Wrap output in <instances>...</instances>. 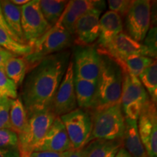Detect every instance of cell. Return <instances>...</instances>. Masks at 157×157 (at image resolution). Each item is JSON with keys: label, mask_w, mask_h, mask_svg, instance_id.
Instances as JSON below:
<instances>
[{"label": "cell", "mask_w": 157, "mask_h": 157, "mask_svg": "<svg viewBox=\"0 0 157 157\" xmlns=\"http://www.w3.org/2000/svg\"><path fill=\"white\" fill-rule=\"evenodd\" d=\"M70 52L62 51L42 59L29 71L23 83L21 95L27 114L50 109L69 63Z\"/></svg>", "instance_id": "obj_1"}, {"label": "cell", "mask_w": 157, "mask_h": 157, "mask_svg": "<svg viewBox=\"0 0 157 157\" xmlns=\"http://www.w3.org/2000/svg\"><path fill=\"white\" fill-rule=\"evenodd\" d=\"M101 66L96 82V91L90 111L100 110L119 103L122 89L123 74L112 59L100 55Z\"/></svg>", "instance_id": "obj_2"}, {"label": "cell", "mask_w": 157, "mask_h": 157, "mask_svg": "<svg viewBox=\"0 0 157 157\" xmlns=\"http://www.w3.org/2000/svg\"><path fill=\"white\" fill-rule=\"evenodd\" d=\"M90 112L93 127L86 144L94 140H121L125 129V118L120 103Z\"/></svg>", "instance_id": "obj_3"}, {"label": "cell", "mask_w": 157, "mask_h": 157, "mask_svg": "<svg viewBox=\"0 0 157 157\" xmlns=\"http://www.w3.org/2000/svg\"><path fill=\"white\" fill-rule=\"evenodd\" d=\"M73 41V36L64 28L59 20L32 47V52L24 57L28 70L32 69L42 59L51 55L62 52L68 48Z\"/></svg>", "instance_id": "obj_4"}, {"label": "cell", "mask_w": 157, "mask_h": 157, "mask_svg": "<svg viewBox=\"0 0 157 157\" xmlns=\"http://www.w3.org/2000/svg\"><path fill=\"white\" fill-rule=\"evenodd\" d=\"M56 117L50 109L29 113L26 126L18 135V150L21 157H29L35 146L44 136Z\"/></svg>", "instance_id": "obj_5"}, {"label": "cell", "mask_w": 157, "mask_h": 157, "mask_svg": "<svg viewBox=\"0 0 157 157\" xmlns=\"http://www.w3.org/2000/svg\"><path fill=\"white\" fill-rule=\"evenodd\" d=\"M120 98L121 111L125 119L137 121L143 105L149 96L139 78L123 72Z\"/></svg>", "instance_id": "obj_6"}, {"label": "cell", "mask_w": 157, "mask_h": 157, "mask_svg": "<svg viewBox=\"0 0 157 157\" xmlns=\"http://www.w3.org/2000/svg\"><path fill=\"white\" fill-rule=\"evenodd\" d=\"M74 150H81L91 134L92 115L89 110L77 108L60 117Z\"/></svg>", "instance_id": "obj_7"}, {"label": "cell", "mask_w": 157, "mask_h": 157, "mask_svg": "<svg viewBox=\"0 0 157 157\" xmlns=\"http://www.w3.org/2000/svg\"><path fill=\"white\" fill-rule=\"evenodd\" d=\"M21 27L23 36L29 45L33 47L51 28L43 16L39 0H31L21 6Z\"/></svg>", "instance_id": "obj_8"}, {"label": "cell", "mask_w": 157, "mask_h": 157, "mask_svg": "<svg viewBox=\"0 0 157 157\" xmlns=\"http://www.w3.org/2000/svg\"><path fill=\"white\" fill-rule=\"evenodd\" d=\"M137 129L148 157H157L156 103L150 98L143 105L137 119Z\"/></svg>", "instance_id": "obj_9"}, {"label": "cell", "mask_w": 157, "mask_h": 157, "mask_svg": "<svg viewBox=\"0 0 157 157\" xmlns=\"http://www.w3.org/2000/svg\"><path fill=\"white\" fill-rule=\"evenodd\" d=\"M151 3L148 0L132 1L125 17V27L129 36L141 43L150 28Z\"/></svg>", "instance_id": "obj_10"}, {"label": "cell", "mask_w": 157, "mask_h": 157, "mask_svg": "<svg viewBox=\"0 0 157 157\" xmlns=\"http://www.w3.org/2000/svg\"><path fill=\"white\" fill-rule=\"evenodd\" d=\"M74 78V64L71 60L50 108L56 117H60L78 108Z\"/></svg>", "instance_id": "obj_11"}, {"label": "cell", "mask_w": 157, "mask_h": 157, "mask_svg": "<svg viewBox=\"0 0 157 157\" xmlns=\"http://www.w3.org/2000/svg\"><path fill=\"white\" fill-rule=\"evenodd\" d=\"M74 76L97 82L101 66V57L94 45L76 46L74 50Z\"/></svg>", "instance_id": "obj_12"}, {"label": "cell", "mask_w": 157, "mask_h": 157, "mask_svg": "<svg viewBox=\"0 0 157 157\" xmlns=\"http://www.w3.org/2000/svg\"><path fill=\"white\" fill-rule=\"evenodd\" d=\"M97 51L99 55L106 56L113 60L125 58L132 55H140L150 58L146 47L142 43L137 42L124 31L105 47L97 48Z\"/></svg>", "instance_id": "obj_13"}, {"label": "cell", "mask_w": 157, "mask_h": 157, "mask_svg": "<svg viewBox=\"0 0 157 157\" xmlns=\"http://www.w3.org/2000/svg\"><path fill=\"white\" fill-rule=\"evenodd\" d=\"M71 150L74 149L66 128L60 118L56 117L49 130L35 146L34 151L66 152Z\"/></svg>", "instance_id": "obj_14"}, {"label": "cell", "mask_w": 157, "mask_h": 157, "mask_svg": "<svg viewBox=\"0 0 157 157\" xmlns=\"http://www.w3.org/2000/svg\"><path fill=\"white\" fill-rule=\"evenodd\" d=\"M101 13V10H93L78 19L74 34V41L76 46H88L98 39Z\"/></svg>", "instance_id": "obj_15"}, {"label": "cell", "mask_w": 157, "mask_h": 157, "mask_svg": "<svg viewBox=\"0 0 157 157\" xmlns=\"http://www.w3.org/2000/svg\"><path fill=\"white\" fill-rule=\"evenodd\" d=\"M105 8V1H98V0L69 1L68 2L66 9L60 17V20L64 28L73 36L76 23L80 17L93 10H99L103 11Z\"/></svg>", "instance_id": "obj_16"}, {"label": "cell", "mask_w": 157, "mask_h": 157, "mask_svg": "<svg viewBox=\"0 0 157 157\" xmlns=\"http://www.w3.org/2000/svg\"><path fill=\"white\" fill-rule=\"evenodd\" d=\"M121 32H123L122 18L114 12L107 11L100 17L98 48L105 47Z\"/></svg>", "instance_id": "obj_17"}, {"label": "cell", "mask_w": 157, "mask_h": 157, "mask_svg": "<svg viewBox=\"0 0 157 157\" xmlns=\"http://www.w3.org/2000/svg\"><path fill=\"white\" fill-rule=\"evenodd\" d=\"M122 147L131 157H148L137 129V121L125 119Z\"/></svg>", "instance_id": "obj_18"}, {"label": "cell", "mask_w": 157, "mask_h": 157, "mask_svg": "<svg viewBox=\"0 0 157 157\" xmlns=\"http://www.w3.org/2000/svg\"><path fill=\"white\" fill-rule=\"evenodd\" d=\"M121 147V140H94L81 149L82 157H114Z\"/></svg>", "instance_id": "obj_19"}, {"label": "cell", "mask_w": 157, "mask_h": 157, "mask_svg": "<svg viewBox=\"0 0 157 157\" xmlns=\"http://www.w3.org/2000/svg\"><path fill=\"white\" fill-rule=\"evenodd\" d=\"M3 17L9 28L11 29L20 42L23 44H28L23 36L21 27V7L15 5L10 1L3 0L0 1Z\"/></svg>", "instance_id": "obj_20"}, {"label": "cell", "mask_w": 157, "mask_h": 157, "mask_svg": "<svg viewBox=\"0 0 157 157\" xmlns=\"http://www.w3.org/2000/svg\"><path fill=\"white\" fill-rule=\"evenodd\" d=\"M74 90L78 108L90 110L96 91V82L74 76Z\"/></svg>", "instance_id": "obj_21"}, {"label": "cell", "mask_w": 157, "mask_h": 157, "mask_svg": "<svg viewBox=\"0 0 157 157\" xmlns=\"http://www.w3.org/2000/svg\"><path fill=\"white\" fill-rule=\"evenodd\" d=\"M156 59L140 55H132L127 58L113 60L119 65L123 72L138 77L147 67L154 62Z\"/></svg>", "instance_id": "obj_22"}, {"label": "cell", "mask_w": 157, "mask_h": 157, "mask_svg": "<svg viewBox=\"0 0 157 157\" xmlns=\"http://www.w3.org/2000/svg\"><path fill=\"white\" fill-rule=\"evenodd\" d=\"M28 114L21 97L10 100V121L11 129L17 135L21 133L26 126Z\"/></svg>", "instance_id": "obj_23"}, {"label": "cell", "mask_w": 157, "mask_h": 157, "mask_svg": "<svg viewBox=\"0 0 157 157\" xmlns=\"http://www.w3.org/2000/svg\"><path fill=\"white\" fill-rule=\"evenodd\" d=\"M6 75L16 84L21 86L28 71V65L24 57L15 56L6 62L4 66Z\"/></svg>", "instance_id": "obj_24"}, {"label": "cell", "mask_w": 157, "mask_h": 157, "mask_svg": "<svg viewBox=\"0 0 157 157\" xmlns=\"http://www.w3.org/2000/svg\"><path fill=\"white\" fill-rule=\"evenodd\" d=\"M68 1L63 0H42L39 7L43 16L51 27L56 24L66 9Z\"/></svg>", "instance_id": "obj_25"}, {"label": "cell", "mask_w": 157, "mask_h": 157, "mask_svg": "<svg viewBox=\"0 0 157 157\" xmlns=\"http://www.w3.org/2000/svg\"><path fill=\"white\" fill-rule=\"evenodd\" d=\"M141 84L146 90L150 99L156 103L157 102V63L154 60L148 67H147L139 75Z\"/></svg>", "instance_id": "obj_26"}, {"label": "cell", "mask_w": 157, "mask_h": 157, "mask_svg": "<svg viewBox=\"0 0 157 157\" xmlns=\"http://www.w3.org/2000/svg\"><path fill=\"white\" fill-rule=\"evenodd\" d=\"M0 48L16 56H26L32 52L33 48L29 44L17 42L8 33L0 28Z\"/></svg>", "instance_id": "obj_27"}, {"label": "cell", "mask_w": 157, "mask_h": 157, "mask_svg": "<svg viewBox=\"0 0 157 157\" xmlns=\"http://www.w3.org/2000/svg\"><path fill=\"white\" fill-rule=\"evenodd\" d=\"M0 98L11 100L17 98V87L6 75L4 66L0 67Z\"/></svg>", "instance_id": "obj_28"}, {"label": "cell", "mask_w": 157, "mask_h": 157, "mask_svg": "<svg viewBox=\"0 0 157 157\" xmlns=\"http://www.w3.org/2000/svg\"><path fill=\"white\" fill-rule=\"evenodd\" d=\"M0 148H18V135L9 129H0Z\"/></svg>", "instance_id": "obj_29"}, {"label": "cell", "mask_w": 157, "mask_h": 157, "mask_svg": "<svg viewBox=\"0 0 157 157\" xmlns=\"http://www.w3.org/2000/svg\"><path fill=\"white\" fill-rule=\"evenodd\" d=\"M132 1L129 0H109V7L110 10L120 15L121 18L125 17L128 13Z\"/></svg>", "instance_id": "obj_30"}, {"label": "cell", "mask_w": 157, "mask_h": 157, "mask_svg": "<svg viewBox=\"0 0 157 157\" xmlns=\"http://www.w3.org/2000/svg\"><path fill=\"white\" fill-rule=\"evenodd\" d=\"M143 45L147 48L150 58H156V26H153L149 29L144 40Z\"/></svg>", "instance_id": "obj_31"}, {"label": "cell", "mask_w": 157, "mask_h": 157, "mask_svg": "<svg viewBox=\"0 0 157 157\" xmlns=\"http://www.w3.org/2000/svg\"><path fill=\"white\" fill-rule=\"evenodd\" d=\"M10 100L11 99H5L2 103H0V129H11L10 121Z\"/></svg>", "instance_id": "obj_32"}, {"label": "cell", "mask_w": 157, "mask_h": 157, "mask_svg": "<svg viewBox=\"0 0 157 157\" xmlns=\"http://www.w3.org/2000/svg\"><path fill=\"white\" fill-rule=\"evenodd\" d=\"M71 151L66 152L34 151L29 155V157H68Z\"/></svg>", "instance_id": "obj_33"}, {"label": "cell", "mask_w": 157, "mask_h": 157, "mask_svg": "<svg viewBox=\"0 0 157 157\" xmlns=\"http://www.w3.org/2000/svg\"><path fill=\"white\" fill-rule=\"evenodd\" d=\"M0 157H21L18 148H0Z\"/></svg>", "instance_id": "obj_34"}, {"label": "cell", "mask_w": 157, "mask_h": 157, "mask_svg": "<svg viewBox=\"0 0 157 157\" xmlns=\"http://www.w3.org/2000/svg\"><path fill=\"white\" fill-rule=\"evenodd\" d=\"M15 56H15L14 54L8 52V51L3 50V49L0 50V67L5 66V64L7 60Z\"/></svg>", "instance_id": "obj_35"}, {"label": "cell", "mask_w": 157, "mask_h": 157, "mask_svg": "<svg viewBox=\"0 0 157 157\" xmlns=\"http://www.w3.org/2000/svg\"><path fill=\"white\" fill-rule=\"evenodd\" d=\"M114 157H131L123 147H121Z\"/></svg>", "instance_id": "obj_36"}, {"label": "cell", "mask_w": 157, "mask_h": 157, "mask_svg": "<svg viewBox=\"0 0 157 157\" xmlns=\"http://www.w3.org/2000/svg\"><path fill=\"white\" fill-rule=\"evenodd\" d=\"M12 3L14 4L15 5L19 6V7H21V6L25 5L29 2V0H12L10 1Z\"/></svg>", "instance_id": "obj_37"}, {"label": "cell", "mask_w": 157, "mask_h": 157, "mask_svg": "<svg viewBox=\"0 0 157 157\" xmlns=\"http://www.w3.org/2000/svg\"><path fill=\"white\" fill-rule=\"evenodd\" d=\"M68 157H82L81 150H72Z\"/></svg>", "instance_id": "obj_38"}, {"label": "cell", "mask_w": 157, "mask_h": 157, "mask_svg": "<svg viewBox=\"0 0 157 157\" xmlns=\"http://www.w3.org/2000/svg\"><path fill=\"white\" fill-rule=\"evenodd\" d=\"M5 99H7V98H0V103H2Z\"/></svg>", "instance_id": "obj_39"}, {"label": "cell", "mask_w": 157, "mask_h": 157, "mask_svg": "<svg viewBox=\"0 0 157 157\" xmlns=\"http://www.w3.org/2000/svg\"><path fill=\"white\" fill-rule=\"evenodd\" d=\"M0 50H2V48H0Z\"/></svg>", "instance_id": "obj_40"}]
</instances>
